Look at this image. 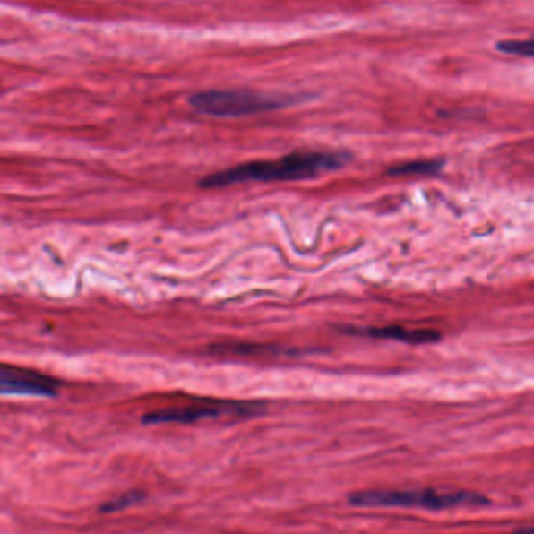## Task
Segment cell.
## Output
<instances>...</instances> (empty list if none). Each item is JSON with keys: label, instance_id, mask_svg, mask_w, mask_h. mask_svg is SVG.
Returning <instances> with one entry per match:
<instances>
[{"label": "cell", "instance_id": "1", "mask_svg": "<svg viewBox=\"0 0 534 534\" xmlns=\"http://www.w3.org/2000/svg\"><path fill=\"white\" fill-rule=\"evenodd\" d=\"M349 159H350L346 153H291L283 159L252 161V163L239 164L231 169L220 170L205 177L202 180V186L222 188L237 183L305 180V178L322 176L325 172L340 169Z\"/></svg>", "mask_w": 534, "mask_h": 534}, {"label": "cell", "instance_id": "2", "mask_svg": "<svg viewBox=\"0 0 534 534\" xmlns=\"http://www.w3.org/2000/svg\"><path fill=\"white\" fill-rule=\"evenodd\" d=\"M357 506H407L426 510H447L460 504H487V498L475 492H441L433 489L424 491H365L357 492L350 497Z\"/></svg>", "mask_w": 534, "mask_h": 534}, {"label": "cell", "instance_id": "3", "mask_svg": "<svg viewBox=\"0 0 534 534\" xmlns=\"http://www.w3.org/2000/svg\"><path fill=\"white\" fill-rule=\"evenodd\" d=\"M189 104L202 115L216 117H243L283 107V100L244 90H213L197 92Z\"/></svg>", "mask_w": 534, "mask_h": 534}, {"label": "cell", "instance_id": "4", "mask_svg": "<svg viewBox=\"0 0 534 534\" xmlns=\"http://www.w3.org/2000/svg\"><path fill=\"white\" fill-rule=\"evenodd\" d=\"M58 383L41 372L0 365V395L8 397H55Z\"/></svg>", "mask_w": 534, "mask_h": 534}, {"label": "cell", "instance_id": "5", "mask_svg": "<svg viewBox=\"0 0 534 534\" xmlns=\"http://www.w3.org/2000/svg\"><path fill=\"white\" fill-rule=\"evenodd\" d=\"M254 407L247 408L245 405H233V403H214L205 407L180 408V409H163L155 413L144 416L146 424H191L195 420L208 419V418H219L222 414H244L252 413Z\"/></svg>", "mask_w": 534, "mask_h": 534}, {"label": "cell", "instance_id": "6", "mask_svg": "<svg viewBox=\"0 0 534 534\" xmlns=\"http://www.w3.org/2000/svg\"><path fill=\"white\" fill-rule=\"evenodd\" d=\"M365 334L372 338H382V340H401L408 344H430L439 340V334L431 330H408L403 327H378L366 328Z\"/></svg>", "mask_w": 534, "mask_h": 534}, {"label": "cell", "instance_id": "7", "mask_svg": "<svg viewBox=\"0 0 534 534\" xmlns=\"http://www.w3.org/2000/svg\"><path fill=\"white\" fill-rule=\"evenodd\" d=\"M443 163L437 159H422V161H411V163L400 164L389 170L392 176H426L435 174L441 169Z\"/></svg>", "mask_w": 534, "mask_h": 534}, {"label": "cell", "instance_id": "8", "mask_svg": "<svg viewBox=\"0 0 534 534\" xmlns=\"http://www.w3.org/2000/svg\"><path fill=\"white\" fill-rule=\"evenodd\" d=\"M495 49L506 55L534 56V38H530V39H504V41L495 44Z\"/></svg>", "mask_w": 534, "mask_h": 534}, {"label": "cell", "instance_id": "9", "mask_svg": "<svg viewBox=\"0 0 534 534\" xmlns=\"http://www.w3.org/2000/svg\"><path fill=\"white\" fill-rule=\"evenodd\" d=\"M531 533H533V534H534V529H533V531H531Z\"/></svg>", "mask_w": 534, "mask_h": 534}]
</instances>
